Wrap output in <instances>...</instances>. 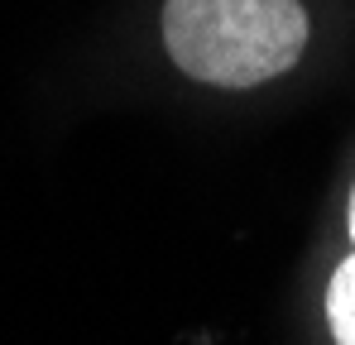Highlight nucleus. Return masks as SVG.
Returning a JSON list of instances; mask_svg holds the SVG:
<instances>
[{
	"label": "nucleus",
	"instance_id": "f257e3e1",
	"mask_svg": "<svg viewBox=\"0 0 355 345\" xmlns=\"http://www.w3.org/2000/svg\"><path fill=\"white\" fill-rule=\"evenodd\" d=\"M159 39L187 82L254 91L302 62L312 19L302 0H164Z\"/></svg>",
	"mask_w": 355,
	"mask_h": 345
},
{
	"label": "nucleus",
	"instance_id": "f03ea898",
	"mask_svg": "<svg viewBox=\"0 0 355 345\" xmlns=\"http://www.w3.org/2000/svg\"><path fill=\"white\" fill-rule=\"evenodd\" d=\"M327 321H331L336 345H355V249L336 264L327 283Z\"/></svg>",
	"mask_w": 355,
	"mask_h": 345
},
{
	"label": "nucleus",
	"instance_id": "7ed1b4c3",
	"mask_svg": "<svg viewBox=\"0 0 355 345\" xmlns=\"http://www.w3.org/2000/svg\"><path fill=\"white\" fill-rule=\"evenodd\" d=\"M346 235H351V249H355V187H351V202H346Z\"/></svg>",
	"mask_w": 355,
	"mask_h": 345
}]
</instances>
